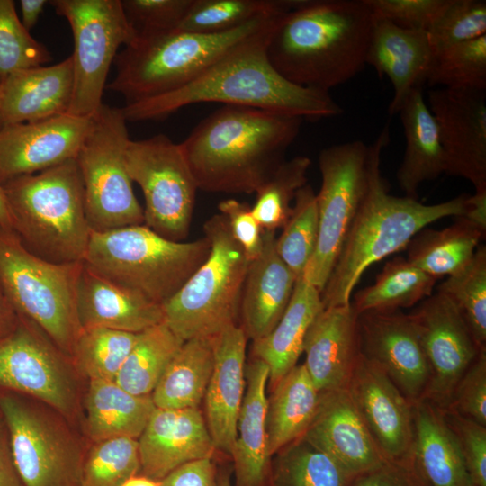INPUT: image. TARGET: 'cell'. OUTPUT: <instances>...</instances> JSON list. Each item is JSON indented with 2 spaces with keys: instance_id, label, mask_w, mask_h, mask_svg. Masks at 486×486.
Listing matches in <instances>:
<instances>
[{
  "instance_id": "8fae6325",
  "label": "cell",
  "mask_w": 486,
  "mask_h": 486,
  "mask_svg": "<svg viewBox=\"0 0 486 486\" xmlns=\"http://www.w3.org/2000/svg\"><path fill=\"white\" fill-rule=\"evenodd\" d=\"M55 12L70 25L73 40V94L67 113L93 117L102 99L112 62L120 47L129 46L135 34L122 0H51Z\"/></svg>"
},
{
  "instance_id": "f546056e",
  "label": "cell",
  "mask_w": 486,
  "mask_h": 486,
  "mask_svg": "<svg viewBox=\"0 0 486 486\" xmlns=\"http://www.w3.org/2000/svg\"><path fill=\"white\" fill-rule=\"evenodd\" d=\"M414 463L428 486H472L458 440L442 409L426 399L412 403Z\"/></svg>"
},
{
  "instance_id": "ab89813d",
  "label": "cell",
  "mask_w": 486,
  "mask_h": 486,
  "mask_svg": "<svg viewBox=\"0 0 486 486\" xmlns=\"http://www.w3.org/2000/svg\"><path fill=\"white\" fill-rule=\"evenodd\" d=\"M300 0H194L177 31L216 34L237 29L256 18L282 14Z\"/></svg>"
},
{
  "instance_id": "03108f58",
  "label": "cell",
  "mask_w": 486,
  "mask_h": 486,
  "mask_svg": "<svg viewBox=\"0 0 486 486\" xmlns=\"http://www.w3.org/2000/svg\"><path fill=\"white\" fill-rule=\"evenodd\" d=\"M0 82H1V79H0Z\"/></svg>"
},
{
  "instance_id": "ac0fdd59",
  "label": "cell",
  "mask_w": 486,
  "mask_h": 486,
  "mask_svg": "<svg viewBox=\"0 0 486 486\" xmlns=\"http://www.w3.org/2000/svg\"><path fill=\"white\" fill-rule=\"evenodd\" d=\"M92 122L63 113L0 127V184L76 159Z\"/></svg>"
},
{
  "instance_id": "30bf717a",
  "label": "cell",
  "mask_w": 486,
  "mask_h": 486,
  "mask_svg": "<svg viewBox=\"0 0 486 486\" xmlns=\"http://www.w3.org/2000/svg\"><path fill=\"white\" fill-rule=\"evenodd\" d=\"M76 158L91 231L144 224V212L126 167L129 141L122 108L103 104Z\"/></svg>"
},
{
  "instance_id": "83f0119b",
  "label": "cell",
  "mask_w": 486,
  "mask_h": 486,
  "mask_svg": "<svg viewBox=\"0 0 486 486\" xmlns=\"http://www.w3.org/2000/svg\"><path fill=\"white\" fill-rule=\"evenodd\" d=\"M76 302L82 329L105 328L140 333L164 322L162 305L112 284L84 264L77 280Z\"/></svg>"
},
{
  "instance_id": "7c38bea8",
  "label": "cell",
  "mask_w": 486,
  "mask_h": 486,
  "mask_svg": "<svg viewBox=\"0 0 486 486\" xmlns=\"http://www.w3.org/2000/svg\"><path fill=\"white\" fill-rule=\"evenodd\" d=\"M370 157L371 146L359 140L332 145L320 152L321 185L316 194L319 237L302 276L320 292L365 195Z\"/></svg>"
},
{
  "instance_id": "9c48e42d",
  "label": "cell",
  "mask_w": 486,
  "mask_h": 486,
  "mask_svg": "<svg viewBox=\"0 0 486 486\" xmlns=\"http://www.w3.org/2000/svg\"><path fill=\"white\" fill-rule=\"evenodd\" d=\"M82 262L54 264L0 228V284L20 316L34 322L69 357L82 328L76 284Z\"/></svg>"
},
{
  "instance_id": "7dc6e473",
  "label": "cell",
  "mask_w": 486,
  "mask_h": 486,
  "mask_svg": "<svg viewBox=\"0 0 486 486\" xmlns=\"http://www.w3.org/2000/svg\"><path fill=\"white\" fill-rule=\"evenodd\" d=\"M51 58L18 17L13 0H0V79L18 70L44 66Z\"/></svg>"
},
{
  "instance_id": "d4e9b609",
  "label": "cell",
  "mask_w": 486,
  "mask_h": 486,
  "mask_svg": "<svg viewBox=\"0 0 486 486\" xmlns=\"http://www.w3.org/2000/svg\"><path fill=\"white\" fill-rule=\"evenodd\" d=\"M73 60L22 69L0 82V127L67 113L73 94Z\"/></svg>"
},
{
  "instance_id": "f5cc1de1",
  "label": "cell",
  "mask_w": 486,
  "mask_h": 486,
  "mask_svg": "<svg viewBox=\"0 0 486 486\" xmlns=\"http://www.w3.org/2000/svg\"><path fill=\"white\" fill-rule=\"evenodd\" d=\"M447 409L486 426V347L460 378Z\"/></svg>"
},
{
  "instance_id": "74e56055",
  "label": "cell",
  "mask_w": 486,
  "mask_h": 486,
  "mask_svg": "<svg viewBox=\"0 0 486 486\" xmlns=\"http://www.w3.org/2000/svg\"><path fill=\"white\" fill-rule=\"evenodd\" d=\"M183 343L165 322L139 333L114 382L134 395H151Z\"/></svg>"
},
{
  "instance_id": "603a6c76",
  "label": "cell",
  "mask_w": 486,
  "mask_h": 486,
  "mask_svg": "<svg viewBox=\"0 0 486 486\" xmlns=\"http://www.w3.org/2000/svg\"><path fill=\"white\" fill-rule=\"evenodd\" d=\"M247 340L239 324L213 337L214 365L203 398L204 418L214 446L230 457L244 399Z\"/></svg>"
},
{
  "instance_id": "4316f807",
  "label": "cell",
  "mask_w": 486,
  "mask_h": 486,
  "mask_svg": "<svg viewBox=\"0 0 486 486\" xmlns=\"http://www.w3.org/2000/svg\"><path fill=\"white\" fill-rule=\"evenodd\" d=\"M433 51L428 32L401 28L388 20L374 19L366 64L392 82L393 95L388 113L399 112L408 94L426 84Z\"/></svg>"
},
{
  "instance_id": "cb8c5ba5",
  "label": "cell",
  "mask_w": 486,
  "mask_h": 486,
  "mask_svg": "<svg viewBox=\"0 0 486 486\" xmlns=\"http://www.w3.org/2000/svg\"><path fill=\"white\" fill-rule=\"evenodd\" d=\"M303 363L320 393L346 388L361 355L358 313L348 304L324 308L303 342Z\"/></svg>"
},
{
  "instance_id": "d6986e66",
  "label": "cell",
  "mask_w": 486,
  "mask_h": 486,
  "mask_svg": "<svg viewBox=\"0 0 486 486\" xmlns=\"http://www.w3.org/2000/svg\"><path fill=\"white\" fill-rule=\"evenodd\" d=\"M361 353L375 363L411 402L424 398L430 367L409 314L400 310L358 315Z\"/></svg>"
},
{
  "instance_id": "e0dca14e",
  "label": "cell",
  "mask_w": 486,
  "mask_h": 486,
  "mask_svg": "<svg viewBox=\"0 0 486 486\" xmlns=\"http://www.w3.org/2000/svg\"><path fill=\"white\" fill-rule=\"evenodd\" d=\"M428 108L439 131L446 174L486 191V93L436 88L428 93Z\"/></svg>"
},
{
  "instance_id": "c3c4849f",
  "label": "cell",
  "mask_w": 486,
  "mask_h": 486,
  "mask_svg": "<svg viewBox=\"0 0 486 486\" xmlns=\"http://www.w3.org/2000/svg\"><path fill=\"white\" fill-rule=\"evenodd\" d=\"M427 32L433 53L486 35V1L448 0Z\"/></svg>"
},
{
  "instance_id": "d590c367",
  "label": "cell",
  "mask_w": 486,
  "mask_h": 486,
  "mask_svg": "<svg viewBox=\"0 0 486 486\" xmlns=\"http://www.w3.org/2000/svg\"><path fill=\"white\" fill-rule=\"evenodd\" d=\"M442 230L424 228L407 246V260L438 279L451 275L472 259L485 235L461 217Z\"/></svg>"
},
{
  "instance_id": "b9f144b4",
  "label": "cell",
  "mask_w": 486,
  "mask_h": 486,
  "mask_svg": "<svg viewBox=\"0 0 486 486\" xmlns=\"http://www.w3.org/2000/svg\"><path fill=\"white\" fill-rule=\"evenodd\" d=\"M311 160L296 156L284 160L256 191L252 213L265 231H276L287 222L297 192L308 183Z\"/></svg>"
},
{
  "instance_id": "277c9868",
  "label": "cell",
  "mask_w": 486,
  "mask_h": 486,
  "mask_svg": "<svg viewBox=\"0 0 486 486\" xmlns=\"http://www.w3.org/2000/svg\"><path fill=\"white\" fill-rule=\"evenodd\" d=\"M390 140L388 126L371 146L365 195L349 229L332 273L321 292L324 308L348 304L365 270L407 248L422 229L446 217L462 216L465 196L436 204L392 195L381 173V156Z\"/></svg>"
},
{
  "instance_id": "d6a6232c",
  "label": "cell",
  "mask_w": 486,
  "mask_h": 486,
  "mask_svg": "<svg viewBox=\"0 0 486 486\" xmlns=\"http://www.w3.org/2000/svg\"><path fill=\"white\" fill-rule=\"evenodd\" d=\"M156 406L151 395H134L113 381H89L86 397V429L94 442L138 439Z\"/></svg>"
},
{
  "instance_id": "4dcf8cb0",
  "label": "cell",
  "mask_w": 486,
  "mask_h": 486,
  "mask_svg": "<svg viewBox=\"0 0 486 486\" xmlns=\"http://www.w3.org/2000/svg\"><path fill=\"white\" fill-rule=\"evenodd\" d=\"M406 140L396 178L406 197L418 200L421 184L446 174V158L438 127L425 101L422 87L413 89L399 110Z\"/></svg>"
},
{
  "instance_id": "484cf974",
  "label": "cell",
  "mask_w": 486,
  "mask_h": 486,
  "mask_svg": "<svg viewBox=\"0 0 486 486\" xmlns=\"http://www.w3.org/2000/svg\"><path fill=\"white\" fill-rule=\"evenodd\" d=\"M275 231L264 230L261 253L249 261L240 302L239 320L252 341L269 334L292 298L297 276L279 256Z\"/></svg>"
},
{
  "instance_id": "2e32d148",
  "label": "cell",
  "mask_w": 486,
  "mask_h": 486,
  "mask_svg": "<svg viewBox=\"0 0 486 486\" xmlns=\"http://www.w3.org/2000/svg\"><path fill=\"white\" fill-rule=\"evenodd\" d=\"M409 316L430 367L423 399L446 410L460 378L486 346H478L454 304L439 292L421 301Z\"/></svg>"
},
{
  "instance_id": "681fc988",
  "label": "cell",
  "mask_w": 486,
  "mask_h": 486,
  "mask_svg": "<svg viewBox=\"0 0 486 486\" xmlns=\"http://www.w3.org/2000/svg\"><path fill=\"white\" fill-rule=\"evenodd\" d=\"M194 0H122L136 40L177 31Z\"/></svg>"
},
{
  "instance_id": "6125c7cd",
  "label": "cell",
  "mask_w": 486,
  "mask_h": 486,
  "mask_svg": "<svg viewBox=\"0 0 486 486\" xmlns=\"http://www.w3.org/2000/svg\"><path fill=\"white\" fill-rule=\"evenodd\" d=\"M0 228L5 231H14L13 220L4 194L3 185L0 184Z\"/></svg>"
},
{
  "instance_id": "52a82bcc",
  "label": "cell",
  "mask_w": 486,
  "mask_h": 486,
  "mask_svg": "<svg viewBox=\"0 0 486 486\" xmlns=\"http://www.w3.org/2000/svg\"><path fill=\"white\" fill-rule=\"evenodd\" d=\"M206 237L176 242L146 225L91 231L83 264L112 284L163 305L204 263Z\"/></svg>"
},
{
  "instance_id": "f1b7e54d",
  "label": "cell",
  "mask_w": 486,
  "mask_h": 486,
  "mask_svg": "<svg viewBox=\"0 0 486 486\" xmlns=\"http://www.w3.org/2000/svg\"><path fill=\"white\" fill-rule=\"evenodd\" d=\"M247 391L242 401L237 437L230 458L233 461V486H267L272 456L268 450L266 387L268 365L254 356L246 367Z\"/></svg>"
},
{
  "instance_id": "7bdbcfd3",
  "label": "cell",
  "mask_w": 486,
  "mask_h": 486,
  "mask_svg": "<svg viewBox=\"0 0 486 486\" xmlns=\"http://www.w3.org/2000/svg\"><path fill=\"white\" fill-rule=\"evenodd\" d=\"M436 292L454 304L480 346H486V247L479 246L468 264L448 275Z\"/></svg>"
},
{
  "instance_id": "94428289",
  "label": "cell",
  "mask_w": 486,
  "mask_h": 486,
  "mask_svg": "<svg viewBox=\"0 0 486 486\" xmlns=\"http://www.w3.org/2000/svg\"><path fill=\"white\" fill-rule=\"evenodd\" d=\"M47 0H21L19 1L22 23L29 32L36 25L44 7L49 4Z\"/></svg>"
},
{
  "instance_id": "f35d334b",
  "label": "cell",
  "mask_w": 486,
  "mask_h": 486,
  "mask_svg": "<svg viewBox=\"0 0 486 486\" xmlns=\"http://www.w3.org/2000/svg\"><path fill=\"white\" fill-rule=\"evenodd\" d=\"M355 479L302 436L273 455L267 486H352Z\"/></svg>"
},
{
  "instance_id": "e7e4bbea",
  "label": "cell",
  "mask_w": 486,
  "mask_h": 486,
  "mask_svg": "<svg viewBox=\"0 0 486 486\" xmlns=\"http://www.w3.org/2000/svg\"><path fill=\"white\" fill-rule=\"evenodd\" d=\"M218 486H233L230 472L227 469L218 472Z\"/></svg>"
},
{
  "instance_id": "be15d7a7",
  "label": "cell",
  "mask_w": 486,
  "mask_h": 486,
  "mask_svg": "<svg viewBox=\"0 0 486 486\" xmlns=\"http://www.w3.org/2000/svg\"><path fill=\"white\" fill-rule=\"evenodd\" d=\"M121 486H160V482L139 473L129 478Z\"/></svg>"
},
{
  "instance_id": "db71d44e",
  "label": "cell",
  "mask_w": 486,
  "mask_h": 486,
  "mask_svg": "<svg viewBox=\"0 0 486 486\" xmlns=\"http://www.w3.org/2000/svg\"><path fill=\"white\" fill-rule=\"evenodd\" d=\"M218 210L229 225L234 239L244 249L248 260L262 251L264 230L256 220L251 206L236 199H227L218 204Z\"/></svg>"
},
{
  "instance_id": "ee69618b",
  "label": "cell",
  "mask_w": 486,
  "mask_h": 486,
  "mask_svg": "<svg viewBox=\"0 0 486 486\" xmlns=\"http://www.w3.org/2000/svg\"><path fill=\"white\" fill-rule=\"evenodd\" d=\"M426 84L486 91V35L434 52Z\"/></svg>"
},
{
  "instance_id": "4fadbf2b",
  "label": "cell",
  "mask_w": 486,
  "mask_h": 486,
  "mask_svg": "<svg viewBox=\"0 0 486 486\" xmlns=\"http://www.w3.org/2000/svg\"><path fill=\"white\" fill-rule=\"evenodd\" d=\"M0 415L24 486H80L86 453L60 418L8 391H0Z\"/></svg>"
},
{
  "instance_id": "44dd1931",
  "label": "cell",
  "mask_w": 486,
  "mask_h": 486,
  "mask_svg": "<svg viewBox=\"0 0 486 486\" xmlns=\"http://www.w3.org/2000/svg\"><path fill=\"white\" fill-rule=\"evenodd\" d=\"M138 444L140 473L156 481L183 464L213 457L216 451L199 408H155Z\"/></svg>"
},
{
  "instance_id": "ba28073f",
  "label": "cell",
  "mask_w": 486,
  "mask_h": 486,
  "mask_svg": "<svg viewBox=\"0 0 486 486\" xmlns=\"http://www.w3.org/2000/svg\"><path fill=\"white\" fill-rule=\"evenodd\" d=\"M203 231L211 243L207 259L162 305L164 322L184 341L213 338L239 320L249 260L222 214L206 220Z\"/></svg>"
},
{
  "instance_id": "9f6ffc18",
  "label": "cell",
  "mask_w": 486,
  "mask_h": 486,
  "mask_svg": "<svg viewBox=\"0 0 486 486\" xmlns=\"http://www.w3.org/2000/svg\"><path fill=\"white\" fill-rule=\"evenodd\" d=\"M218 472L213 457L183 464L163 478L160 486H218Z\"/></svg>"
},
{
  "instance_id": "6f0895ef",
  "label": "cell",
  "mask_w": 486,
  "mask_h": 486,
  "mask_svg": "<svg viewBox=\"0 0 486 486\" xmlns=\"http://www.w3.org/2000/svg\"><path fill=\"white\" fill-rule=\"evenodd\" d=\"M0 486H24L16 468L9 435L0 415Z\"/></svg>"
},
{
  "instance_id": "1f68e13d",
  "label": "cell",
  "mask_w": 486,
  "mask_h": 486,
  "mask_svg": "<svg viewBox=\"0 0 486 486\" xmlns=\"http://www.w3.org/2000/svg\"><path fill=\"white\" fill-rule=\"evenodd\" d=\"M323 309L321 292L302 275L297 278L290 302L274 329L253 341V356L268 365L270 391L297 364L306 333Z\"/></svg>"
},
{
  "instance_id": "f6af8a7d",
  "label": "cell",
  "mask_w": 486,
  "mask_h": 486,
  "mask_svg": "<svg viewBox=\"0 0 486 486\" xmlns=\"http://www.w3.org/2000/svg\"><path fill=\"white\" fill-rule=\"evenodd\" d=\"M276 238V251L300 277L311 259L319 237V213L316 193L309 184L301 188L294 198L292 213Z\"/></svg>"
},
{
  "instance_id": "3957f363",
  "label": "cell",
  "mask_w": 486,
  "mask_h": 486,
  "mask_svg": "<svg viewBox=\"0 0 486 486\" xmlns=\"http://www.w3.org/2000/svg\"><path fill=\"white\" fill-rule=\"evenodd\" d=\"M303 119L222 105L179 143L199 190L254 194L285 160Z\"/></svg>"
},
{
  "instance_id": "5bb4252c",
  "label": "cell",
  "mask_w": 486,
  "mask_h": 486,
  "mask_svg": "<svg viewBox=\"0 0 486 486\" xmlns=\"http://www.w3.org/2000/svg\"><path fill=\"white\" fill-rule=\"evenodd\" d=\"M125 158L144 195V225L165 238L184 241L199 189L180 145L164 134L130 140Z\"/></svg>"
},
{
  "instance_id": "11a10c76",
  "label": "cell",
  "mask_w": 486,
  "mask_h": 486,
  "mask_svg": "<svg viewBox=\"0 0 486 486\" xmlns=\"http://www.w3.org/2000/svg\"><path fill=\"white\" fill-rule=\"evenodd\" d=\"M352 486H428L419 473L412 451L398 460H387L379 467L354 480Z\"/></svg>"
},
{
  "instance_id": "ffe728a7",
  "label": "cell",
  "mask_w": 486,
  "mask_h": 486,
  "mask_svg": "<svg viewBox=\"0 0 486 486\" xmlns=\"http://www.w3.org/2000/svg\"><path fill=\"white\" fill-rule=\"evenodd\" d=\"M346 389L376 445L388 460L411 454L412 403L390 377L362 353Z\"/></svg>"
},
{
  "instance_id": "91938a15",
  "label": "cell",
  "mask_w": 486,
  "mask_h": 486,
  "mask_svg": "<svg viewBox=\"0 0 486 486\" xmlns=\"http://www.w3.org/2000/svg\"><path fill=\"white\" fill-rule=\"evenodd\" d=\"M20 316L0 284V344L17 328Z\"/></svg>"
},
{
  "instance_id": "6da1fadb",
  "label": "cell",
  "mask_w": 486,
  "mask_h": 486,
  "mask_svg": "<svg viewBox=\"0 0 486 486\" xmlns=\"http://www.w3.org/2000/svg\"><path fill=\"white\" fill-rule=\"evenodd\" d=\"M284 14L188 85L126 104L122 109L127 122L162 120L183 107L202 103L249 107L309 120L341 114L342 108L329 93L288 81L269 62L267 42Z\"/></svg>"
},
{
  "instance_id": "7a4b0ae2",
  "label": "cell",
  "mask_w": 486,
  "mask_h": 486,
  "mask_svg": "<svg viewBox=\"0 0 486 486\" xmlns=\"http://www.w3.org/2000/svg\"><path fill=\"white\" fill-rule=\"evenodd\" d=\"M373 25L364 0H300L273 30L267 58L288 81L329 93L365 67Z\"/></svg>"
},
{
  "instance_id": "8992f818",
  "label": "cell",
  "mask_w": 486,
  "mask_h": 486,
  "mask_svg": "<svg viewBox=\"0 0 486 486\" xmlns=\"http://www.w3.org/2000/svg\"><path fill=\"white\" fill-rule=\"evenodd\" d=\"M284 14L262 16L222 33L175 31L136 40L118 53L115 76L106 88L122 94L127 104L177 90Z\"/></svg>"
},
{
  "instance_id": "9a60e30c",
  "label": "cell",
  "mask_w": 486,
  "mask_h": 486,
  "mask_svg": "<svg viewBox=\"0 0 486 486\" xmlns=\"http://www.w3.org/2000/svg\"><path fill=\"white\" fill-rule=\"evenodd\" d=\"M70 362L34 322L20 316L16 330L0 344V391L41 400L71 417L77 394Z\"/></svg>"
},
{
  "instance_id": "8d00e7d4",
  "label": "cell",
  "mask_w": 486,
  "mask_h": 486,
  "mask_svg": "<svg viewBox=\"0 0 486 486\" xmlns=\"http://www.w3.org/2000/svg\"><path fill=\"white\" fill-rule=\"evenodd\" d=\"M436 278L397 256L388 261L375 282L354 295L351 302L359 314L369 310L410 308L430 296Z\"/></svg>"
},
{
  "instance_id": "bcb514c9",
  "label": "cell",
  "mask_w": 486,
  "mask_h": 486,
  "mask_svg": "<svg viewBox=\"0 0 486 486\" xmlns=\"http://www.w3.org/2000/svg\"><path fill=\"white\" fill-rule=\"evenodd\" d=\"M140 472L138 439L101 440L94 442L85 454L80 486H121Z\"/></svg>"
},
{
  "instance_id": "e575fe53",
  "label": "cell",
  "mask_w": 486,
  "mask_h": 486,
  "mask_svg": "<svg viewBox=\"0 0 486 486\" xmlns=\"http://www.w3.org/2000/svg\"><path fill=\"white\" fill-rule=\"evenodd\" d=\"M213 365V338L184 341L151 393L156 408H199Z\"/></svg>"
},
{
  "instance_id": "816d5d0a",
  "label": "cell",
  "mask_w": 486,
  "mask_h": 486,
  "mask_svg": "<svg viewBox=\"0 0 486 486\" xmlns=\"http://www.w3.org/2000/svg\"><path fill=\"white\" fill-rule=\"evenodd\" d=\"M460 445L472 486H486V426L453 410H443Z\"/></svg>"
},
{
  "instance_id": "f907efd6",
  "label": "cell",
  "mask_w": 486,
  "mask_h": 486,
  "mask_svg": "<svg viewBox=\"0 0 486 486\" xmlns=\"http://www.w3.org/2000/svg\"><path fill=\"white\" fill-rule=\"evenodd\" d=\"M374 19L405 29L428 31L448 0H364Z\"/></svg>"
},
{
  "instance_id": "836d02e7",
  "label": "cell",
  "mask_w": 486,
  "mask_h": 486,
  "mask_svg": "<svg viewBox=\"0 0 486 486\" xmlns=\"http://www.w3.org/2000/svg\"><path fill=\"white\" fill-rule=\"evenodd\" d=\"M321 393L304 364H296L271 391L266 411L268 450L273 455L303 436L319 409Z\"/></svg>"
},
{
  "instance_id": "680465c9",
  "label": "cell",
  "mask_w": 486,
  "mask_h": 486,
  "mask_svg": "<svg viewBox=\"0 0 486 486\" xmlns=\"http://www.w3.org/2000/svg\"><path fill=\"white\" fill-rule=\"evenodd\" d=\"M459 217L486 235V191L465 196V209Z\"/></svg>"
},
{
  "instance_id": "5b68a950",
  "label": "cell",
  "mask_w": 486,
  "mask_h": 486,
  "mask_svg": "<svg viewBox=\"0 0 486 486\" xmlns=\"http://www.w3.org/2000/svg\"><path fill=\"white\" fill-rule=\"evenodd\" d=\"M23 247L54 264L82 262L91 235L76 159L3 184Z\"/></svg>"
},
{
  "instance_id": "7402d4cb",
  "label": "cell",
  "mask_w": 486,
  "mask_h": 486,
  "mask_svg": "<svg viewBox=\"0 0 486 486\" xmlns=\"http://www.w3.org/2000/svg\"><path fill=\"white\" fill-rule=\"evenodd\" d=\"M303 437L354 477L388 460L369 432L346 387L321 393L318 411Z\"/></svg>"
},
{
  "instance_id": "60d3db41",
  "label": "cell",
  "mask_w": 486,
  "mask_h": 486,
  "mask_svg": "<svg viewBox=\"0 0 486 486\" xmlns=\"http://www.w3.org/2000/svg\"><path fill=\"white\" fill-rule=\"evenodd\" d=\"M139 333L105 328H83L70 359L89 381H115Z\"/></svg>"
}]
</instances>
